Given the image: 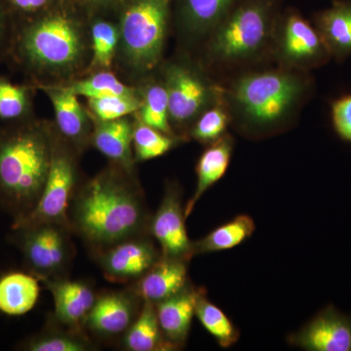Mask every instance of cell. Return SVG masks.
Segmentation results:
<instances>
[{"instance_id":"obj_1","label":"cell","mask_w":351,"mask_h":351,"mask_svg":"<svg viewBox=\"0 0 351 351\" xmlns=\"http://www.w3.org/2000/svg\"><path fill=\"white\" fill-rule=\"evenodd\" d=\"M219 84L230 127L250 140L292 128L315 92L313 73L276 64L248 69Z\"/></svg>"},{"instance_id":"obj_2","label":"cell","mask_w":351,"mask_h":351,"mask_svg":"<svg viewBox=\"0 0 351 351\" xmlns=\"http://www.w3.org/2000/svg\"><path fill=\"white\" fill-rule=\"evenodd\" d=\"M76 189L68 221L69 230L94 253L133 237L151 235L152 216L131 171L117 165Z\"/></svg>"},{"instance_id":"obj_3","label":"cell","mask_w":351,"mask_h":351,"mask_svg":"<svg viewBox=\"0 0 351 351\" xmlns=\"http://www.w3.org/2000/svg\"><path fill=\"white\" fill-rule=\"evenodd\" d=\"M285 0H240L208 34L197 61L219 83L272 64L274 29Z\"/></svg>"},{"instance_id":"obj_4","label":"cell","mask_w":351,"mask_h":351,"mask_svg":"<svg viewBox=\"0 0 351 351\" xmlns=\"http://www.w3.org/2000/svg\"><path fill=\"white\" fill-rule=\"evenodd\" d=\"M53 140L47 130L24 124L0 131V206L13 221L24 218L43 193Z\"/></svg>"},{"instance_id":"obj_5","label":"cell","mask_w":351,"mask_h":351,"mask_svg":"<svg viewBox=\"0 0 351 351\" xmlns=\"http://www.w3.org/2000/svg\"><path fill=\"white\" fill-rule=\"evenodd\" d=\"M174 0H128L119 25V44L126 63L138 73L162 62Z\"/></svg>"},{"instance_id":"obj_6","label":"cell","mask_w":351,"mask_h":351,"mask_svg":"<svg viewBox=\"0 0 351 351\" xmlns=\"http://www.w3.org/2000/svg\"><path fill=\"white\" fill-rule=\"evenodd\" d=\"M169 62L163 66L171 127L178 137L189 136L196 119L221 99V87L197 59Z\"/></svg>"},{"instance_id":"obj_7","label":"cell","mask_w":351,"mask_h":351,"mask_svg":"<svg viewBox=\"0 0 351 351\" xmlns=\"http://www.w3.org/2000/svg\"><path fill=\"white\" fill-rule=\"evenodd\" d=\"M82 50V32L77 25L61 14L36 21L20 36V56L32 68L41 71L73 68Z\"/></svg>"},{"instance_id":"obj_8","label":"cell","mask_w":351,"mask_h":351,"mask_svg":"<svg viewBox=\"0 0 351 351\" xmlns=\"http://www.w3.org/2000/svg\"><path fill=\"white\" fill-rule=\"evenodd\" d=\"M331 60L330 51L313 23L294 7L284 6L274 29L272 64L311 73Z\"/></svg>"},{"instance_id":"obj_9","label":"cell","mask_w":351,"mask_h":351,"mask_svg":"<svg viewBox=\"0 0 351 351\" xmlns=\"http://www.w3.org/2000/svg\"><path fill=\"white\" fill-rule=\"evenodd\" d=\"M76 180L77 170L73 154L53 141L49 171L38 204L24 218L13 221L12 230L41 223L69 226V209L77 189Z\"/></svg>"},{"instance_id":"obj_10","label":"cell","mask_w":351,"mask_h":351,"mask_svg":"<svg viewBox=\"0 0 351 351\" xmlns=\"http://www.w3.org/2000/svg\"><path fill=\"white\" fill-rule=\"evenodd\" d=\"M27 271L39 281L63 277L73 258L69 226L41 223L13 230Z\"/></svg>"},{"instance_id":"obj_11","label":"cell","mask_w":351,"mask_h":351,"mask_svg":"<svg viewBox=\"0 0 351 351\" xmlns=\"http://www.w3.org/2000/svg\"><path fill=\"white\" fill-rule=\"evenodd\" d=\"M182 199L179 184H168L158 210L152 217L149 233L159 245L161 256L189 263L193 258V241L186 230Z\"/></svg>"},{"instance_id":"obj_12","label":"cell","mask_w":351,"mask_h":351,"mask_svg":"<svg viewBox=\"0 0 351 351\" xmlns=\"http://www.w3.org/2000/svg\"><path fill=\"white\" fill-rule=\"evenodd\" d=\"M152 235L133 237L97 252V262L108 280H138L161 257Z\"/></svg>"},{"instance_id":"obj_13","label":"cell","mask_w":351,"mask_h":351,"mask_svg":"<svg viewBox=\"0 0 351 351\" xmlns=\"http://www.w3.org/2000/svg\"><path fill=\"white\" fill-rule=\"evenodd\" d=\"M288 343L306 351H351V315L329 304L290 335Z\"/></svg>"},{"instance_id":"obj_14","label":"cell","mask_w":351,"mask_h":351,"mask_svg":"<svg viewBox=\"0 0 351 351\" xmlns=\"http://www.w3.org/2000/svg\"><path fill=\"white\" fill-rule=\"evenodd\" d=\"M240 0H174L173 22L182 43L197 50L208 34Z\"/></svg>"},{"instance_id":"obj_15","label":"cell","mask_w":351,"mask_h":351,"mask_svg":"<svg viewBox=\"0 0 351 351\" xmlns=\"http://www.w3.org/2000/svg\"><path fill=\"white\" fill-rule=\"evenodd\" d=\"M142 302L132 289L98 295L85 327L101 338L123 336L140 313Z\"/></svg>"},{"instance_id":"obj_16","label":"cell","mask_w":351,"mask_h":351,"mask_svg":"<svg viewBox=\"0 0 351 351\" xmlns=\"http://www.w3.org/2000/svg\"><path fill=\"white\" fill-rule=\"evenodd\" d=\"M40 281L52 295L55 319L64 328L83 332L98 295L93 288L83 281L69 280L64 277Z\"/></svg>"},{"instance_id":"obj_17","label":"cell","mask_w":351,"mask_h":351,"mask_svg":"<svg viewBox=\"0 0 351 351\" xmlns=\"http://www.w3.org/2000/svg\"><path fill=\"white\" fill-rule=\"evenodd\" d=\"M188 262L178 258H160L135 281L132 290L143 302L152 304L168 299L189 285Z\"/></svg>"},{"instance_id":"obj_18","label":"cell","mask_w":351,"mask_h":351,"mask_svg":"<svg viewBox=\"0 0 351 351\" xmlns=\"http://www.w3.org/2000/svg\"><path fill=\"white\" fill-rule=\"evenodd\" d=\"M204 291V288H196L189 284L178 294L156 304L159 325L166 341L175 350L182 348L189 338L195 316L196 302Z\"/></svg>"},{"instance_id":"obj_19","label":"cell","mask_w":351,"mask_h":351,"mask_svg":"<svg viewBox=\"0 0 351 351\" xmlns=\"http://www.w3.org/2000/svg\"><path fill=\"white\" fill-rule=\"evenodd\" d=\"M313 25L332 59L343 63L351 56V0H332L331 6L315 13Z\"/></svg>"},{"instance_id":"obj_20","label":"cell","mask_w":351,"mask_h":351,"mask_svg":"<svg viewBox=\"0 0 351 351\" xmlns=\"http://www.w3.org/2000/svg\"><path fill=\"white\" fill-rule=\"evenodd\" d=\"M234 149V138L230 133H226L216 142L206 145L196 165V188L193 195L184 206V216L188 219L193 213L195 205L204 195L208 189L216 182L221 181L232 160Z\"/></svg>"},{"instance_id":"obj_21","label":"cell","mask_w":351,"mask_h":351,"mask_svg":"<svg viewBox=\"0 0 351 351\" xmlns=\"http://www.w3.org/2000/svg\"><path fill=\"white\" fill-rule=\"evenodd\" d=\"M134 125L130 120L123 119L100 120L92 135V144L108 159L132 171L133 166Z\"/></svg>"},{"instance_id":"obj_22","label":"cell","mask_w":351,"mask_h":351,"mask_svg":"<svg viewBox=\"0 0 351 351\" xmlns=\"http://www.w3.org/2000/svg\"><path fill=\"white\" fill-rule=\"evenodd\" d=\"M45 91L54 107L59 130L75 144H84L89 136V121L77 96L66 87H45Z\"/></svg>"},{"instance_id":"obj_23","label":"cell","mask_w":351,"mask_h":351,"mask_svg":"<svg viewBox=\"0 0 351 351\" xmlns=\"http://www.w3.org/2000/svg\"><path fill=\"white\" fill-rule=\"evenodd\" d=\"M40 294L38 277L27 272H11L0 278V311L21 316L31 311Z\"/></svg>"},{"instance_id":"obj_24","label":"cell","mask_w":351,"mask_h":351,"mask_svg":"<svg viewBox=\"0 0 351 351\" xmlns=\"http://www.w3.org/2000/svg\"><path fill=\"white\" fill-rule=\"evenodd\" d=\"M122 346L129 351L175 350L164 337L156 304L143 302L137 317L122 336Z\"/></svg>"},{"instance_id":"obj_25","label":"cell","mask_w":351,"mask_h":351,"mask_svg":"<svg viewBox=\"0 0 351 351\" xmlns=\"http://www.w3.org/2000/svg\"><path fill=\"white\" fill-rule=\"evenodd\" d=\"M255 230L254 219L247 215H239L232 221L215 228L206 237L193 241V257L235 248L250 239Z\"/></svg>"},{"instance_id":"obj_26","label":"cell","mask_w":351,"mask_h":351,"mask_svg":"<svg viewBox=\"0 0 351 351\" xmlns=\"http://www.w3.org/2000/svg\"><path fill=\"white\" fill-rule=\"evenodd\" d=\"M20 350L27 351H88L94 345L85 336L84 332L69 329L47 328L25 339Z\"/></svg>"},{"instance_id":"obj_27","label":"cell","mask_w":351,"mask_h":351,"mask_svg":"<svg viewBox=\"0 0 351 351\" xmlns=\"http://www.w3.org/2000/svg\"><path fill=\"white\" fill-rule=\"evenodd\" d=\"M195 316L205 330L216 339L221 348H232L239 341V329L219 306L207 299L206 291L198 298Z\"/></svg>"},{"instance_id":"obj_28","label":"cell","mask_w":351,"mask_h":351,"mask_svg":"<svg viewBox=\"0 0 351 351\" xmlns=\"http://www.w3.org/2000/svg\"><path fill=\"white\" fill-rule=\"evenodd\" d=\"M138 112L140 121L145 125L178 137L171 127L168 95L163 80L147 85Z\"/></svg>"},{"instance_id":"obj_29","label":"cell","mask_w":351,"mask_h":351,"mask_svg":"<svg viewBox=\"0 0 351 351\" xmlns=\"http://www.w3.org/2000/svg\"><path fill=\"white\" fill-rule=\"evenodd\" d=\"M182 140L138 121L134 125V160L147 161L162 156Z\"/></svg>"},{"instance_id":"obj_30","label":"cell","mask_w":351,"mask_h":351,"mask_svg":"<svg viewBox=\"0 0 351 351\" xmlns=\"http://www.w3.org/2000/svg\"><path fill=\"white\" fill-rule=\"evenodd\" d=\"M230 117L223 98L205 110L191 127L189 137L200 144L208 145L216 142L228 133Z\"/></svg>"},{"instance_id":"obj_31","label":"cell","mask_w":351,"mask_h":351,"mask_svg":"<svg viewBox=\"0 0 351 351\" xmlns=\"http://www.w3.org/2000/svg\"><path fill=\"white\" fill-rule=\"evenodd\" d=\"M66 88L76 96L86 97L88 99L101 98L113 95L135 94L133 89L123 84L117 76L110 73H97L82 82L73 83Z\"/></svg>"},{"instance_id":"obj_32","label":"cell","mask_w":351,"mask_h":351,"mask_svg":"<svg viewBox=\"0 0 351 351\" xmlns=\"http://www.w3.org/2000/svg\"><path fill=\"white\" fill-rule=\"evenodd\" d=\"M88 103L99 120L108 121L138 112L142 106V99H138L136 94L113 95L88 99Z\"/></svg>"},{"instance_id":"obj_33","label":"cell","mask_w":351,"mask_h":351,"mask_svg":"<svg viewBox=\"0 0 351 351\" xmlns=\"http://www.w3.org/2000/svg\"><path fill=\"white\" fill-rule=\"evenodd\" d=\"M94 64L99 68H108L119 44V29L112 23L98 21L92 25Z\"/></svg>"},{"instance_id":"obj_34","label":"cell","mask_w":351,"mask_h":351,"mask_svg":"<svg viewBox=\"0 0 351 351\" xmlns=\"http://www.w3.org/2000/svg\"><path fill=\"white\" fill-rule=\"evenodd\" d=\"M29 94L27 87L0 77V120L16 121L27 114Z\"/></svg>"},{"instance_id":"obj_35","label":"cell","mask_w":351,"mask_h":351,"mask_svg":"<svg viewBox=\"0 0 351 351\" xmlns=\"http://www.w3.org/2000/svg\"><path fill=\"white\" fill-rule=\"evenodd\" d=\"M332 127L338 137L351 144V94L336 99L331 105Z\"/></svg>"},{"instance_id":"obj_36","label":"cell","mask_w":351,"mask_h":351,"mask_svg":"<svg viewBox=\"0 0 351 351\" xmlns=\"http://www.w3.org/2000/svg\"><path fill=\"white\" fill-rule=\"evenodd\" d=\"M50 0H10L16 8L25 12H34V11L39 10L43 7L47 5Z\"/></svg>"},{"instance_id":"obj_37","label":"cell","mask_w":351,"mask_h":351,"mask_svg":"<svg viewBox=\"0 0 351 351\" xmlns=\"http://www.w3.org/2000/svg\"><path fill=\"white\" fill-rule=\"evenodd\" d=\"M4 29H5V25H4L3 12H2L1 8H0V45H1L2 39H3Z\"/></svg>"},{"instance_id":"obj_38","label":"cell","mask_w":351,"mask_h":351,"mask_svg":"<svg viewBox=\"0 0 351 351\" xmlns=\"http://www.w3.org/2000/svg\"><path fill=\"white\" fill-rule=\"evenodd\" d=\"M84 1L92 2V3H103V2L108 1V0H84Z\"/></svg>"}]
</instances>
